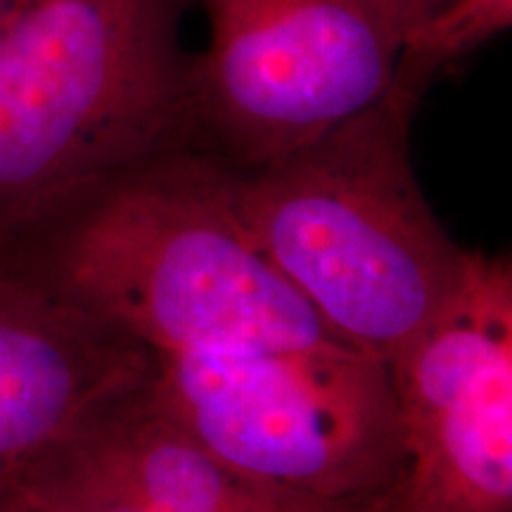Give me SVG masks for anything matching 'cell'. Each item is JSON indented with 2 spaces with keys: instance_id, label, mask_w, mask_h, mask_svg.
I'll return each mask as SVG.
<instances>
[{
  "instance_id": "1",
  "label": "cell",
  "mask_w": 512,
  "mask_h": 512,
  "mask_svg": "<svg viewBox=\"0 0 512 512\" xmlns=\"http://www.w3.org/2000/svg\"><path fill=\"white\" fill-rule=\"evenodd\" d=\"M0 268L152 354L344 347L247 228L200 147L131 166L0 242Z\"/></svg>"
},
{
  "instance_id": "2",
  "label": "cell",
  "mask_w": 512,
  "mask_h": 512,
  "mask_svg": "<svg viewBox=\"0 0 512 512\" xmlns=\"http://www.w3.org/2000/svg\"><path fill=\"white\" fill-rule=\"evenodd\" d=\"M420 98L401 86L316 143L238 171L247 228L344 347L392 363L463 280L411 159Z\"/></svg>"
},
{
  "instance_id": "3",
  "label": "cell",
  "mask_w": 512,
  "mask_h": 512,
  "mask_svg": "<svg viewBox=\"0 0 512 512\" xmlns=\"http://www.w3.org/2000/svg\"><path fill=\"white\" fill-rule=\"evenodd\" d=\"M192 0H27L0 31V242L107 178L197 147Z\"/></svg>"
},
{
  "instance_id": "4",
  "label": "cell",
  "mask_w": 512,
  "mask_h": 512,
  "mask_svg": "<svg viewBox=\"0 0 512 512\" xmlns=\"http://www.w3.org/2000/svg\"><path fill=\"white\" fill-rule=\"evenodd\" d=\"M152 392L207 451L273 489L363 505L406 477L392 368L349 347L157 354Z\"/></svg>"
},
{
  "instance_id": "5",
  "label": "cell",
  "mask_w": 512,
  "mask_h": 512,
  "mask_svg": "<svg viewBox=\"0 0 512 512\" xmlns=\"http://www.w3.org/2000/svg\"><path fill=\"white\" fill-rule=\"evenodd\" d=\"M195 143L235 171L278 162L392 91L415 29L441 0H192Z\"/></svg>"
},
{
  "instance_id": "6",
  "label": "cell",
  "mask_w": 512,
  "mask_h": 512,
  "mask_svg": "<svg viewBox=\"0 0 512 512\" xmlns=\"http://www.w3.org/2000/svg\"><path fill=\"white\" fill-rule=\"evenodd\" d=\"M408 512H512V266L470 252L430 328L392 363Z\"/></svg>"
},
{
  "instance_id": "7",
  "label": "cell",
  "mask_w": 512,
  "mask_h": 512,
  "mask_svg": "<svg viewBox=\"0 0 512 512\" xmlns=\"http://www.w3.org/2000/svg\"><path fill=\"white\" fill-rule=\"evenodd\" d=\"M155 368L133 337L0 268V491Z\"/></svg>"
},
{
  "instance_id": "8",
  "label": "cell",
  "mask_w": 512,
  "mask_h": 512,
  "mask_svg": "<svg viewBox=\"0 0 512 512\" xmlns=\"http://www.w3.org/2000/svg\"><path fill=\"white\" fill-rule=\"evenodd\" d=\"M76 434L128 489L159 512H344L358 508L311 501L240 475L166 411L152 392V380L107 403Z\"/></svg>"
},
{
  "instance_id": "9",
  "label": "cell",
  "mask_w": 512,
  "mask_h": 512,
  "mask_svg": "<svg viewBox=\"0 0 512 512\" xmlns=\"http://www.w3.org/2000/svg\"><path fill=\"white\" fill-rule=\"evenodd\" d=\"M10 491L34 512H159L128 489L76 432L27 467Z\"/></svg>"
},
{
  "instance_id": "10",
  "label": "cell",
  "mask_w": 512,
  "mask_h": 512,
  "mask_svg": "<svg viewBox=\"0 0 512 512\" xmlns=\"http://www.w3.org/2000/svg\"><path fill=\"white\" fill-rule=\"evenodd\" d=\"M510 24L512 0H441L408 41L394 83L422 100L441 74Z\"/></svg>"
},
{
  "instance_id": "11",
  "label": "cell",
  "mask_w": 512,
  "mask_h": 512,
  "mask_svg": "<svg viewBox=\"0 0 512 512\" xmlns=\"http://www.w3.org/2000/svg\"><path fill=\"white\" fill-rule=\"evenodd\" d=\"M347 512H408L406 503H403V482L396 486V489L389 491L375 501H370L366 505H358V508H351Z\"/></svg>"
},
{
  "instance_id": "12",
  "label": "cell",
  "mask_w": 512,
  "mask_h": 512,
  "mask_svg": "<svg viewBox=\"0 0 512 512\" xmlns=\"http://www.w3.org/2000/svg\"><path fill=\"white\" fill-rule=\"evenodd\" d=\"M0 512H34L27 503L19 498L15 491H0Z\"/></svg>"
},
{
  "instance_id": "13",
  "label": "cell",
  "mask_w": 512,
  "mask_h": 512,
  "mask_svg": "<svg viewBox=\"0 0 512 512\" xmlns=\"http://www.w3.org/2000/svg\"><path fill=\"white\" fill-rule=\"evenodd\" d=\"M24 3H27V0H0V31H3L5 24L17 15V10L22 8Z\"/></svg>"
}]
</instances>
